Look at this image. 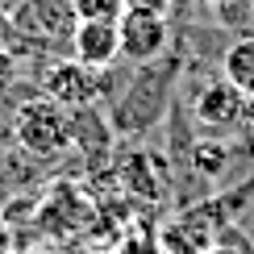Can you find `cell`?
Wrapping results in <instances>:
<instances>
[{
  "instance_id": "cell-4",
  "label": "cell",
  "mask_w": 254,
  "mask_h": 254,
  "mask_svg": "<svg viewBox=\"0 0 254 254\" xmlns=\"http://www.w3.org/2000/svg\"><path fill=\"white\" fill-rule=\"evenodd\" d=\"M192 113H196L200 129H208V133H234V129H242V121H246V96L221 75V79H213V83L200 88Z\"/></svg>"
},
{
  "instance_id": "cell-15",
  "label": "cell",
  "mask_w": 254,
  "mask_h": 254,
  "mask_svg": "<svg viewBox=\"0 0 254 254\" xmlns=\"http://www.w3.org/2000/svg\"><path fill=\"white\" fill-rule=\"evenodd\" d=\"M17 4V0H0V13H8V8H13Z\"/></svg>"
},
{
  "instance_id": "cell-7",
  "label": "cell",
  "mask_w": 254,
  "mask_h": 254,
  "mask_svg": "<svg viewBox=\"0 0 254 254\" xmlns=\"http://www.w3.org/2000/svg\"><path fill=\"white\" fill-rule=\"evenodd\" d=\"M221 75H225L242 96H254V34L229 42L225 59H221Z\"/></svg>"
},
{
  "instance_id": "cell-11",
  "label": "cell",
  "mask_w": 254,
  "mask_h": 254,
  "mask_svg": "<svg viewBox=\"0 0 254 254\" xmlns=\"http://www.w3.org/2000/svg\"><path fill=\"white\" fill-rule=\"evenodd\" d=\"M13 21H8V13H0V50H8V46H13Z\"/></svg>"
},
{
  "instance_id": "cell-9",
  "label": "cell",
  "mask_w": 254,
  "mask_h": 254,
  "mask_svg": "<svg viewBox=\"0 0 254 254\" xmlns=\"http://www.w3.org/2000/svg\"><path fill=\"white\" fill-rule=\"evenodd\" d=\"M17 83V55L13 50H0V96Z\"/></svg>"
},
{
  "instance_id": "cell-3",
  "label": "cell",
  "mask_w": 254,
  "mask_h": 254,
  "mask_svg": "<svg viewBox=\"0 0 254 254\" xmlns=\"http://www.w3.org/2000/svg\"><path fill=\"white\" fill-rule=\"evenodd\" d=\"M42 92H46L55 104L63 109H88V104H96L100 96V71L83 67L75 59H63L55 67H46V75H42Z\"/></svg>"
},
{
  "instance_id": "cell-8",
  "label": "cell",
  "mask_w": 254,
  "mask_h": 254,
  "mask_svg": "<svg viewBox=\"0 0 254 254\" xmlns=\"http://www.w3.org/2000/svg\"><path fill=\"white\" fill-rule=\"evenodd\" d=\"M75 21H117L125 17V0H71Z\"/></svg>"
},
{
  "instance_id": "cell-13",
  "label": "cell",
  "mask_w": 254,
  "mask_h": 254,
  "mask_svg": "<svg viewBox=\"0 0 254 254\" xmlns=\"http://www.w3.org/2000/svg\"><path fill=\"white\" fill-rule=\"evenodd\" d=\"M200 254H242V250H238V246H229V242H208Z\"/></svg>"
},
{
  "instance_id": "cell-1",
  "label": "cell",
  "mask_w": 254,
  "mask_h": 254,
  "mask_svg": "<svg viewBox=\"0 0 254 254\" xmlns=\"http://www.w3.org/2000/svg\"><path fill=\"white\" fill-rule=\"evenodd\" d=\"M13 133L21 142V150H29L34 158H59L71 150V142H75V121H71V113L55 104L50 96H34L25 100L17 109L13 117Z\"/></svg>"
},
{
  "instance_id": "cell-10",
  "label": "cell",
  "mask_w": 254,
  "mask_h": 254,
  "mask_svg": "<svg viewBox=\"0 0 254 254\" xmlns=\"http://www.w3.org/2000/svg\"><path fill=\"white\" fill-rule=\"evenodd\" d=\"M171 4H175V0H125L129 13H154V17H167Z\"/></svg>"
},
{
  "instance_id": "cell-14",
  "label": "cell",
  "mask_w": 254,
  "mask_h": 254,
  "mask_svg": "<svg viewBox=\"0 0 254 254\" xmlns=\"http://www.w3.org/2000/svg\"><path fill=\"white\" fill-rule=\"evenodd\" d=\"M196 4H213V8H225V4H234V0H196Z\"/></svg>"
},
{
  "instance_id": "cell-12",
  "label": "cell",
  "mask_w": 254,
  "mask_h": 254,
  "mask_svg": "<svg viewBox=\"0 0 254 254\" xmlns=\"http://www.w3.org/2000/svg\"><path fill=\"white\" fill-rule=\"evenodd\" d=\"M0 254H13V229H8L4 213H0Z\"/></svg>"
},
{
  "instance_id": "cell-2",
  "label": "cell",
  "mask_w": 254,
  "mask_h": 254,
  "mask_svg": "<svg viewBox=\"0 0 254 254\" xmlns=\"http://www.w3.org/2000/svg\"><path fill=\"white\" fill-rule=\"evenodd\" d=\"M13 21V38H29V42H71L75 34V8L71 0H17L8 8Z\"/></svg>"
},
{
  "instance_id": "cell-6",
  "label": "cell",
  "mask_w": 254,
  "mask_h": 254,
  "mask_svg": "<svg viewBox=\"0 0 254 254\" xmlns=\"http://www.w3.org/2000/svg\"><path fill=\"white\" fill-rule=\"evenodd\" d=\"M71 59L92 71H104L109 63L121 59V34L113 21H75L71 34Z\"/></svg>"
},
{
  "instance_id": "cell-5",
  "label": "cell",
  "mask_w": 254,
  "mask_h": 254,
  "mask_svg": "<svg viewBox=\"0 0 254 254\" xmlns=\"http://www.w3.org/2000/svg\"><path fill=\"white\" fill-rule=\"evenodd\" d=\"M117 34H121V59L129 63H150L167 50L171 42V25L167 17H154V13H129L117 21Z\"/></svg>"
},
{
  "instance_id": "cell-16",
  "label": "cell",
  "mask_w": 254,
  "mask_h": 254,
  "mask_svg": "<svg viewBox=\"0 0 254 254\" xmlns=\"http://www.w3.org/2000/svg\"><path fill=\"white\" fill-rule=\"evenodd\" d=\"M250 8H254V0H250Z\"/></svg>"
}]
</instances>
